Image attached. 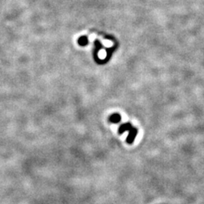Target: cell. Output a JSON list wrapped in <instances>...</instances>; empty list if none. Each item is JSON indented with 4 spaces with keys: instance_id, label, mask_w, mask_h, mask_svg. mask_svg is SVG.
Masks as SVG:
<instances>
[{
    "instance_id": "obj_1",
    "label": "cell",
    "mask_w": 204,
    "mask_h": 204,
    "mask_svg": "<svg viewBox=\"0 0 204 204\" xmlns=\"http://www.w3.org/2000/svg\"><path fill=\"white\" fill-rule=\"evenodd\" d=\"M125 131L128 132L127 138L128 144H132L138 134V129L136 128L133 127L130 123H126V124H122L119 127V134H123Z\"/></svg>"
},
{
    "instance_id": "obj_2",
    "label": "cell",
    "mask_w": 204,
    "mask_h": 204,
    "mask_svg": "<svg viewBox=\"0 0 204 204\" xmlns=\"http://www.w3.org/2000/svg\"><path fill=\"white\" fill-rule=\"evenodd\" d=\"M121 120V116L119 114H113L110 117V121L112 123V124H117L119 123Z\"/></svg>"
}]
</instances>
